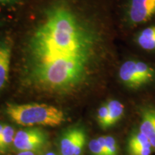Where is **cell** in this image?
I'll use <instances>...</instances> for the list:
<instances>
[{
	"label": "cell",
	"mask_w": 155,
	"mask_h": 155,
	"mask_svg": "<svg viewBox=\"0 0 155 155\" xmlns=\"http://www.w3.org/2000/svg\"><path fill=\"white\" fill-rule=\"evenodd\" d=\"M104 46L96 23L68 4L56 2L24 45L25 80L42 91H73L87 80Z\"/></svg>",
	"instance_id": "1"
},
{
	"label": "cell",
	"mask_w": 155,
	"mask_h": 155,
	"mask_svg": "<svg viewBox=\"0 0 155 155\" xmlns=\"http://www.w3.org/2000/svg\"><path fill=\"white\" fill-rule=\"evenodd\" d=\"M7 115L19 125L56 127L65 121L63 111L53 106L44 104H7Z\"/></svg>",
	"instance_id": "2"
},
{
	"label": "cell",
	"mask_w": 155,
	"mask_h": 155,
	"mask_svg": "<svg viewBox=\"0 0 155 155\" xmlns=\"http://www.w3.org/2000/svg\"><path fill=\"white\" fill-rule=\"evenodd\" d=\"M119 76L128 88L138 89L154 81L155 70L143 61L129 60L120 67Z\"/></svg>",
	"instance_id": "3"
},
{
	"label": "cell",
	"mask_w": 155,
	"mask_h": 155,
	"mask_svg": "<svg viewBox=\"0 0 155 155\" xmlns=\"http://www.w3.org/2000/svg\"><path fill=\"white\" fill-rule=\"evenodd\" d=\"M46 140L45 134L40 129H25L17 132L13 144L21 152H34L42 148Z\"/></svg>",
	"instance_id": "4"
},
{
	"label": "cell",
	"mask_w": 155,
	"mask_h": 155,
	"mask_svg": "<svg viewBox=\"0 0 155 155\" xmlns=\"http://www.w3.org/2000/svg\"><path fill=\"white\" fill-rule=\"evenodd\" d=\"M155 16V0H129L127 18L131 25H138Z\"/></svg>",
	"instance_id": "5"
},
{
	"label": "cell",
	"mask_w": 155,
	"mask_h": 155,
	"mask_svg": "<svg viewBox=\"0 0 155 155\" xmlns=\"http://www.w3.org/2000/svg\"><path fill=\"white\" fill-rule=\"evenodd\" d=\"M12 57V45L9 42L0 41V91L8 81Z\"/></svg>",
	"instance_id": "6"
},
{
	"label": "cell",
	"mask_w": 155,
	"mask_h": 155,
	"mask_svg": "<svg viewBox=\"0 0 155 155\" xmlns=\"http://www.w3.org/2000/svg\"><path fill=\"white\" fill-rule=\"evenodd\" d=\"M139 131L150 138L155 134V108H143L141 113V121Z\"/></svg>",
	"instance_id": "7"
},
{
	"label": "cell",
	"mask_w": 155,
	"mask_h": 155,
	"mask_svg": "<svg viewBox=\"0 0 155 155\" xmlns=\"http://www.w3.org/2000/svg\"><path fill=\"white\" fill-rule=\"evenodd\" d=\"M82 131L81 129L74 128L64 134L61 141L62 155H74L75 144Z\"/></svg>",
	"instance_id": "8"
},
{
	"label": "cell",
	"mask_w": 155,
	"mask_h": 155,
	"mask_svg": "<svg viewBox=\"0 0 155 155\" xmlns=\"http://www.w3.org/2000/svg\"><path fill=\"white\" fill-rule=\"evenodd\" d=\"M138 45L147 51L155 50V25L144 29L136 38Z\"/></svg>",
	"instance_id": "9"
},
{
	"label": "cell",
	"mask_w": 155,
	"mask_h": 155,
	"mask_svg": "<svg viewBox=\"0 0 155 155\" xmlns=\"http://www.w3.org/2000/svg\"><path fill=\"white\" fill-rule=\"evenodd\" d=\"M108 109V127H111L112 126L115 125L124 113V106L119 101L111 100L106 103Z\"/></svg>",
	"instance_id": "10"
},
{
	"label": "cell",
	"mask_w": 155,
	"mask_h": 155,
	"mask_svg": "<svg viewBox=\"0 0 155 155\" xmlns=\"http://www.w3.org/2000/svg\"><path fill=\"white\" fill-rule=\"evenodd\" d=\"M147 146H151L150 141L146 136L139 131L133 133L129 137L128 141V150Z\"/></svg>",
	"instance_id": "11"
},
{
	"label": "cell",
	"mask_w": 155,
	"mask_h": 155,
	"mask_svg": "<svg viewBox=\"0 0 155 155\" xmlns=\"http://www.w3.org/2000/svg\"><path fill=\"white\" fill-rule=\"evenodd\" d=\"M15 138V130L9 125H4L0 136V152H5L13 142Z\"/></svg>",
	"instance_id": "12"
},
{
	"label": "cell",
	"mask_w": 155,
	"mask_h": 155,
	"mask_svg": "<svg viewBox=\"0 0 155 155\" xmlns=\"http://www.w3.org/2000/svg\"><path fill=\"white\" fill-rule=\"evenodd\" d=\"M97 119H98V124L102 129H106L109 128L108 127V109L106 104H103L101 107L98 108V115H97Z\"/></svg>",
	"instance_id": "13"
},
{
	"label": "cell",
	"mask_w": 155,
	"mask_h": 155,
	"mask_svg": "<svg viewBox=\"0 0 155 155\" xmlns=\"http://www.w3.org/2000/svg\"><path fill=\"white\" fill-rule=\"evenodd\" d=\"M108 155H118V147L116 139L111 136H104Z\"/></svg>",
	"instance_id": "14"
},
{
	"label": "cell",
	"mask_w": 155,
	"mask_h": 155,
	"mask_svg": "<svg viewBox=\"0 0 155 155\" xmlns=\"http://www.w3.org/2000/svg\"><path fill=\"white\" fill-rule=\"evenodd\" d=\"M88 147L93 155H106L98 139H92L89 143Z\"/></svg>",
	"instance_id": "15"
},
{
	"label": "cell",
	"mask_w": 155,
	"mask_h": 155,
	"mask_svg": "<svg viewBox=\"0 0 155 155\" xmlns=\"http://www.w3.org/2000/svg\"><path fill=\"white\" fill-rule=\"evenodd\" d=\"M86 134H85L84 131H81L80 136H79L78 139L76 144H75L74 155L81 154L83 147H84V145L86 144Z\"/></svg>",
	"instance_id": "16"
},
{
	"label": "cell",
	"mask_w": 155,
	"mask_h": 155,
	"mask_svg": "<svg viewBox=\"0 0 155 155\" xmlns=\"http://www.w3.org/2000/svg\"><path fill=\"white\" fill-rule=\"evenodd\" d=\"M128 151H129V155H151L154 150L151 146H147Z\"/></svg>",
	"instance_id": "17"
},
{
	"label": "cell",
	"mask_w": 155,
	"mask_h": 155,
	"mask_svg": "<svg viewBox=\"0 0 155 155\" xmlns=\"http://www.w3.org/2000/svg\"><path fill=\"white\" fill-rule=\"evenodd\" d=\"M18 155H35L33 152H21Z\"/></svg>",
	"instance_id": "18"
},
{
	"label": "cell",
	"mask_w": 155,
	"mask_h": 155,
	"mask_svg": "<svg viewBox=\"0 0 155 155\" xmlns=\"http://www.w3.org/2000/svg\"><path fill=\"white\" fill-rule=\"evenodd\" d=\"M16 0H0V3L1 4H9L12 2H14Z\"/></svg>",
	"instance_id": "19"
},
{
	"label": "cell",
	"mask_w": 155,
	"mask_h": 155,
	"mask_svg": "<svg viewBox=\"0 0 155 155\" xmlns=\"http://www.w3.org/2000/svg\"><path fill=\"white\" fill-rule=\"evenodd\" d=\"M3 127H4V125H2V124H0V136H1L2 131Z\"/></svg>",
	"instance_id": "20"
},
{
	"label": "cell",
	"mask_w": 155,
	"mask_h": 155,
	"mask_svg": "<svg viewBox=\"0 0 155 155\" xmlns=\"http://www.w3.org/2000/svg\"><path fill=\"white\" fill-rule=\"evenodd\" d=\"M45 155H56V154H55V153H53V152H48Z\"/></svg>",
	"instance_id": "21"
}]
</instances>
